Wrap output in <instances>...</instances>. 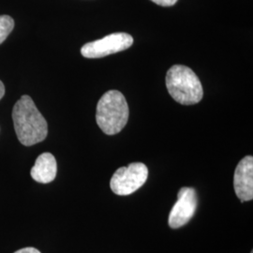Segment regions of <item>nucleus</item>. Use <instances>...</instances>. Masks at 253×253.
Returning a JSON list of instances; mask_svg holds the SVG:
<instances>
[{
  "mask_svg": "<svg viewBox=\"0 0 253 253\" xmlns=\"http://www.w3.org/2000/svg\"><path fill=\"white\" fill-rule=\"evenodd\" d=\"M14 129L22 145L31 146L45 140L48 125L33 100L24 95L12 110Z\"/></svg>",
  "mask_w": 253,
  "mask_h": 253,
  "instance_id": "1",
  "label": "nucleus"
},
{
  "mask_svg": "<svg viewBox=\"0 0 253 253\" xmlns=\"http://www.w3.org/2000/svg\"><path fill=\"white\" fill-rule=\"evenodd\" d=\"M128 114V106L124 95L118 90L107 91L102 95L97 105V124L105 134L115 135L126 126Z\"/></svg>",
  "mask_w": 253,
  "mask_h": 253,
  "instance_id": "2",
  "label": "nucleus"
},
{
  "mask_svg": "<svg viewBox=\"0 0 253 253\" xmlns=\"http://www.w3.org/2000/svg\"><path fill=\"white\" fill-rule=\"evenodd\" d=\"M166 86L172 99L182 105H192L204 96L202 83L187 66L173 65L166 74Z\"/></svg>",
  "mask_w": 253,
  "mask_h": 253,
  "instance_id": "3",
  "label": "nucleus"
},
{
  "mask_svg": "<svg viewBox=\"0 0 253 253\" xmlns=\"http://www.w3.org/2000/svg\"><path fill=\"white\" fill-rule=\"evenodd\" d=\"M148 177V169L144 163H130L117 170L111 178L112 191L120 196L130 195L144 186Z\"/></svg>",
  "mask_w": 253,
  "mask_h": 253,
  "instance_id": "4",
  "label": "nucleus"
},
{
  "mask_svg": "<svg viewBox=\"0 0 253 253\" xmlns=\"http://www.w3.org/2000/svg\"><path fill=\"white\" fill-rule=\"evenodd\" d=\"M133 44V38L127 33L118 32L100 40L88 42L82 47L81 54L86 58H101L125 51Z\"/></svg>",
  "mask_w": 253,
  "mask_h": 253,
  "instance_id": "5",
  "label": "nucleus"
},
{
  "mask_svg": "<svg viewBox=\"0 0 253 253\" xmlns=\"http://www.w3.org/2000/svg\"><path fill=\"white\" fill-rule=\"evenodd\" d=\"M197 206L198 199L195 189L181 188L177 193V201L169 214V226L172 229H178L186 225L195 215Z\"/></svg>",
  "mask_w": 253,
  "mask_h": 253,
  "instance_id": "6",
  "label": "nucleus"
},
{
  "mask_svg": "<svg viewBox=\"0 0 253 253\" xmlns=\"http://www.w3.org/2000/svg\"><path fill=\"white\" fill-rule=\"evenodd\" d=\"M235 194L241 202L253 199V158L246 156L236 166L234 175Z\"/></svg>",
  "mask_w": 253,
  "mask_h": 253,
  "instance_id": "7",
  "label": "nucleus"
},
{
  "mask_svg": "<svg viewBox=\"0 0 253 253\" xmlns=\"http://www.w3.org/2000/svg\"><path fill=\"white\" fill-rule=\"evenodd\" d=\"M57 172V164L55 158L51 153L41 154L37 158L35 165L32 167L30 174L34 180L48 184L54 180Z\"/></svg>",
  "mask_w": 253,
  "mask_h": 253,
  "instance_id": "8",
  "label": "nucleus"
},
{
  "mask_svg": "<svg viewBox=\"0 0 253 253\" xmlns=\"http://www.w3.org/2000/svg\"><path fill=\"white\" fill-rule=\"evenodd\" d=\"M14 27V21L10 16H0V44L8 38Z\"/></svg>",
  "mask_w": 253,
  "mask_h": 253,
  "instance_id": "9",
  "label": "nucleus"
},
{
  "mask_svg": "<svg viewBox=\"0 0 253 253\" xmlns=\"http://www.w3.org/2000/svg\"><path fill=\"white\" fill-rule=\"evenodd\" d=\"M151 1L156 3L157 5H160L163 7H171L177 2V0H151Z\"/></svg>",
  "mask_w": 253,
  "mask_h": 253,
  "instance_id": "10",
  "label": "nucleus"
},
{
  "mask_svg": "<svg viewBox=\"0 0 253 253\" xmlns=\"http://www.w3.org/2000/svg\"><path fill=\"white\" fill-rule=\"evenodd\" d=\"M14 253H41L40 251H38L35 248H32V247H27V248H24V249H21L17 252H15Z\"/></svg>",
  "mask_w": 253,
  "mask_h": 253,
  "instance_id": "11",
  "label": "nucleus"
},
{
  "mask_svg": "<svg viewBox=\"0 0 253 253\" xmlns=\"http://www.w3.org/2000/svg\"><path fill=\"white\" fill-rule=\"evenodd\" d=\"M4 95H5V86H4V84L0 81V100L4 97Z\"/></svg>",
  "mask_w": 253,
  "mask_h": 253,
  "instance_id": "12",
  "label": "nucleus"
},
{
  "mask_svg": "<svg viewBox=\"0 0 253 253\" xmlns=\"http://www.w3.org/2000/svg\"><path fill=\"white\" fill-rule=\"evenodd\" d=\"M253 253V252H252V253Z\"/></svg>",
  "mask_w": 253,
  "mask_h": 253,
  "instance_id": "13",
  "label": "nucleus"
}]
</instances>
